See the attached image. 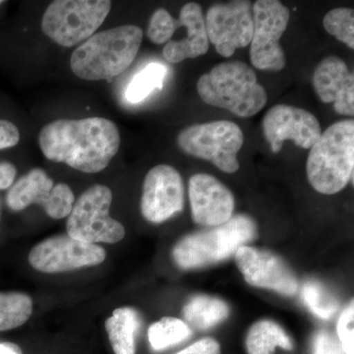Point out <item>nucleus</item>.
Masks as SVG:
<instances>
[{
  "instance_id": "aec40b11",
  "label": "nucleus",
  "mask_w": 354,
  "mask_h": 354,
  "mask_svg": "<svg viewBox=\"0 0 354 354\" xmlns=\"http://www.w3.org/2000/svg\"><path fill=\"white\" fill-rule=\"evenodd\" d=\"M230 314V306L223 299L209 295H196L191 298L183 308L186 322L200 330L215 327L223 322Z\"/></svg>"
},
{
  "instance_id": "9b49d317",
  "label": "nucleus",
  "mask_w": 354,
  "mask_h": 354,
  "mask_svg": "<svg viewBox=\"0 0 354 354\" xmlns=\"http://www.w3.org/2000/svg\"><path fill=\"white\" fill-rule=\"evenodd\" d=\"M209 41L216 53L230 57L237 48H246L252 39L253 6L250 1L237 0L227 4H216L205 18Z\"/></svg>"
},
{
  "instance_id": "7c9ffc66",
  "label": "nucleus",
  "mask_w": 354,
  "mask_h": 354,
  "mask_svg": "<svg viewBox=\"0 0 354 354\" xmlns=\"http://www.w3.org/2000/svg\"><path fill=\"white\" fill-rule=\"evenodd\" d=\"M176 354H221V346L213 337H204Z\"/></svg>"
},
{
  "instance_id": "4be33fe9",
  "label": "nucleus",
  "mask_w": 354,
  "mask_h": 354,
  "mask_svg": "<svg viewBox=\"0 0 354 354\" xmlns=\"http://www.w3.org/2000/svg\"><path fill=\"white\" fill-rule=\"evenodd\" d=\"M32 313V300L18 291L0 292V332L24 325Z\"/></svg>"
},
{
  "instance_id": "6e6552de",
  "label": "nucleus",
  "mask_w": 354,
  "mask_h": 354,
  "mask_svg": "<svg viewBox=\"0 0 354 354\" xmlns=\"http://www.w3.org/2000/svg\"><path fill=\"white\" fill-rule=\"evenodd\" d=\"M113 192L108 186H92L74 203L67 220V234L85 243H118L124 239L125 228L109 216Z\"/></svg>"
},
{
  "instance_id": "f257e3e1",
  "label": "nucleus",
  "mask_w": 354,
  "mask_h": 354,
  "mask_svg": "<svg viewBox=\"0 0 354 354\" xmlns=\"http://www.w3.org/2000/svg\"><path fill=\"white\" fill-rule=\"evenodd\" d=\"M39 144L48 160L97 174L109 167L120 147L118 128L102 118L59 120L41 130Z\"/></svg>"
},
{
  "instance_id": "20e7f679",
  "label": "nucleus",
  "mask_w": 354,
  "mask_h": 354,
  "mask_svg": "<svg viewBox=\"0 0 354 354\" xmlns=\"http://www.w3.org/2000/svg\"><path fill=\"white\" fill-rule=\"evenodd\" d=\"M312 187L321 194L333 195L353 183L354 121L330 125L310 149L306 165Z\"/></svg>"
},
{
  "instance_id": "2f4dec72",
  "label": "nucleus",
  "mask_w": 354,
  "mask_h": 354,
  "mask_svg": "<svg viewBox=\"0 0 354 354\" xmlns=\"http://www.w3.org/2000/svg\"><path fill=\"white\" fill-rule=\"evenodd\" d=\"M17 169L10 162L0 164V190H6L13 185Z\"/></svg>"
},
{
  "instance_id": "ddd939ff",
  "label": "nucleus",
  "mask_w": 354,
  "mask_h": 354,
  "mask_svg": "<svg viewBox=\"0 0 354 354\" xmlns=\"http://www.w3.org/2000/svg\"><path fill=\"white\" fill-rule=\"evenodd\" d=\"M263 134L272 152L279 153L286 140H291L300 148L311 149L320 138L322 130L316 116L306 109L278 104L266 113Z\"/></svg>"
},
{
  "instance_id": "412c9836",
  "label": "nucleus",
  "mask_w": 354,
  "mask_h": 354,
  "mask_svg": "<svg viewBox=\"0 0 354 354\" xmlns=\"http://www.w3.org/2000/svg\"><path fill=\"white\" fill-rule=\"evenodd\" d=\"M277 348L293 351L295 344L278 323L261 320L251 326L246 337L248 354H274Z\"/></svg>"
},
{
  "instance_id": "f3484780",
  "label": "nucleus",
  "mask_w": 354,
  "mask_h": 354,
  "mask_svg": "<svg viewBox=\"0 0 354 354\" xmlns=\"http://www.w3.org/2000/svg\"><path fill=\"white\" fill-rule=\"evenodd\" d=\"M312 82L321 101L334 104L342 115H354V77L344 59L326 57L314 71Z\"/></svg>"
},
{
  "instance_id": "5701e85b",
  "label": "nucleus",
  "mask_w": 354,
  "mask_h": 354,
  "mask_svg": "<svg viewBox=\"0 0 354 354\" xmlns=\"http://www.w3.org/2000/svg\"><path fill=\"white\" fill-rule=\"evenodd\" d=\"M189 326L180 319L164 317L153 323L148 330L149 342L153 351H162L185 341L190 337Z\"/></svg>"
},
{
  "instance_id": "2eb2a0df",
  "label": "nucleus",
  "mask_w": 354,
  "mask_h": 354,
  "mask_svg": "<svg viewBox=\"0 0 354 354\" xmlns=\"http://www.w3.org/2000/svg\"><path fill=\"white\" fill-rule=\"evenodd\" d=\"M234 258L249 285L274 290L286 297L297 295L298 281L295 272L276 254L245 245L235 252Z\"/></svg>"
},
{
  "instance_id": "cd10ccee",
  "label": "nucleus",
  "mask_w": 354,
  "mask_h": 354,
  "mask_svg": "<svg viewBox=\"0 0 354 354\" xmlns=\"http://www.w3.org/2000/svg\"><path fill=\"white\" fill-rule=\"evenodd\" d=\"M337 339L346 354H354V304L353 300L339 316L337 322Z\"/></svg>"
},
{
  "instance_id": "a211bd4d",
  "label": "nucleus",
  "mask_w": 354,
  "mask_h": 354,
  "mask_svg": "<svg viewBox=\"0 0 354 354\" xmlns=\"http://www.w3.org/2000/svg\"><path fill=\"white\" fill-rule=\"evenodd\" d=\"M178 20L185 26L186 36L183 41H169L162 50L165 59L174 64L206 55L209 46L202 7L199 4L194 2L185 4L181 8Z\"/></svg>"
},
{
  "instance_id": "b1692460",
  "label": "nucleus",
  "mask_w": 354,
  "mask_h": 354,
  "mask_svg": "<svg viewBox=\"0 0 354 354\" xmlns=\"http://www.w3.org/2000/svg\"><path fill=\"white\" fill-rule=\"evenodd\" d=\"M167 69L164 65L151 64L132 79L127 90V101L138 104L156 88H162Z\"/></svg>"
},
{
  "instance_id": "a878e982",
  "label": "nucleus",
  "mask_w": 354,
  "mask_h": 354,
  "mask_svg": "<svg viewBox=\"0 0 354 354\" xmlns=\"http://www.w3.org/2000/svg\"><path fill=\"white\" fill-rule=\"evenodd\" d=\"M324 28L337 41L354 48V11L351 8H335L326 14Z\"/></svg>"
},
{
  "instance_id": "6ab92c4d",
  "label": "nucleus",
  "mask_w": 354,
  "mask_h": 354,
  "mask_svg": "<svg viewBox=\"0 0 354 354\" xmlns=\"http://www.w3.org/2000/svg\"><path fill=\"white\" fill-rule=\"evenodd\" d=\"M141 328V317L131 307L114 310L106 319V330L115 354L136 353V335Z\"/></svg>"
},
{
  "instance_id": "39448f33",
  "label": "nucleus",
  "mask_w": 354,
  "mask_h": 354,
  "mask_svg": "<svg viewBox=\"0 0 354 354\" xmlns=\"http://www.w3.org/2000/svg\"><path fill=\"white\" fill-rule=\"evenodd\" d=\"M257 236L252 218L232 216L218 227L184 236L172 249V259L180 269H199L228 259Z\"/></svg>"
},
{
  "instance_id": "0eeeda50",
  "label": "nucleus",
  "mask_w": 354,
  "mask_h": 354,
  "mask_svg": "<svg viewBox=\"0 0 354 354\" xmlns=\"http://www.w3.org/2000/svg\"><path fill=\"white\" fill-rule=\"evenodd\" d=\"M243 143L241 128L228 120L191 125L177 136V144L184 153L212 162L227 174L239 171L237 153Z\"/></svg>"
},
{
  "instance_id": "1a4fd4ad",
  "label": "nucleus",
  "mask_w": 354,
  "mask_h": 354,
  "mask_svg": "<svg viewBox=\"0 0 354 354\" xmlns=\"http://www.w3.org/2000/svg\"><path fill=\"white\" fill-rule=\"evenodd\" d=\"M290 10L278 0H258L253 4L254 30L250 43V60L264 71H281L286 57L279 39L288 29Z\"/></svg>"
},
{
  "instance_id": "393cba45",
  "label": "nucleus",
  "mask_w": 354,
  "mask_h": 354,
  "mask_svg": "<svg viewBox=\"0 0 354 354\" xmlns=\"http://www.w3.org/2000/svg\"><path fill=\"white\" fill-rule=\"evenodd\" d=\"M302 298L308 308L324 320L330 319L339 308L334 295L325 286L316 281H308L304 283Z\"/></svg>"
},
{
  "instance_id": "4468645a",
  "label": "nucleus",
  "mask_w": 354,
  "mask_h": 354,
  "mask_svg": "<svg viewBox=\"0 0 354 354\" xmlns=\"http://www.w3.org/2000/svg\"><path fill=\"white\" fill-rule=\"evenodd\" d=\"M184 207V183L177 169L169 165L153 167L147 174L141 198L145 220L160 223L180 213Z\"/></svg>"
},
{
  "instance_id": "f8f14e48",
  "label": "nucleus",
  "mask_w": 354,
  "mask_h": 354,
  "mask_svg": "<svg viewBox=\"0 0 354 354\" xmlns=\"http://www.w3.org/2000/svg\"><path fill=\"white\" fill-rule=\"evenodd\" d=\"M106 252L97 244L76 241L68 234L55 235L39 242L29 254L30 265L37 271L57 274L102 264Z\"/></svg>"
},
{
  "instance_id": "9d476101",
  "label": "nucleus",
  "mask_w": 354,
  "mask_h": 354,
  "mask_svg": "<svg viewBox=\"0 0 354 354\" xmlns=\"http://www.w3.org/2000/svg\"><path fill=\"white\" fill-rule=\"evenodd\" d=\"M75 197L67 184L53 183L41 169H34L18 179L9 188L6 204L14 212L23 211L32 204L43 207L53 220L67 218L73 208Z\"/></svg>"
},
{
  "instance_id": "f03ea898",
  "label": "nucleus",
  "mask_w": 354,
  "mask_h": 354,
  "mask_svg": "<svg viewBox=\"0 0 354 354\" xmlns=\"http://www.w3.org/2000/svg\"><path fill=\"white\" fill-rule=\"evenodd\" d=\"M143 37L141 28L134 25L97 32L72 53V71L87 81L108 80L120 75L134 62Z\"/></svg>"
},
{
  "instance_id": "c756f323",
  "label": "nucleus",
  "mask_w": 354,
  "mask_h": 354,
  "mask_svg": "<svg viewBox=\"0 0 354 354\" xmlns=\"http://www.w3.org/2000/svg\"><path fill=\"white\" fill-rule=\"evenodd\" d=\"M20 132L11 121L0 120V151L13 148L19 143Z\"/></svg>"
},
{
  "instance_id": "7ed1b4c3",
  "label": "nucleus",
  "mask_w": 354,
  "mask_h": 354,
  "mask_svg": "<svg viewBox=\"0 0 354 354\" xmlns=\"http://www.w3.org/2000/svg\"><path fill=\"white\" fill-rule=\"evenodd\" d=\"M197 91L207 104L227 109L244 118L260 113L268 100L254 70L237 60L216 65L200 77Z\"/></svg>"
},
{
  "instance_id": "dca6fc26",
  "label": "nucleus",
  "mask_w": 354,
  "mask_h": 354,
  "mask_svg": "<svg viewBox=\"0 0 354 354\" xmlns=\"http://www.w3.org/2000/svg\"><path fill=\"white\" fill-rule=\"evenodd\" d=\"M192 218L197 225L215 227L232 218L234 197L232 191L215 176L197 174L189 179Z\"/></svg>"
},
{
  "instance_id": "bb28decb",
  "label": "nucleus",
  "mask_w": 354,
  "mask_h": 354,
  "mask_svg": "<svg viewBox=\"0 0 354 354\" xmlns=\"http://www.w3.org/2000/svg\"><path fill=\"white\" fill-rule=\"evenodd\" d=\"M176 29V19L172 18L169 11L160 8L155 11L151 17L147 36L152 43L160 46L171 41Z\"/></svg>"
},
{
  "instance_id": "473e14b6",
  "label": "nucleus",
  "mask_w": 354,
  "mask_h": 354,
  "mask_svg": "<svg viewBox=\"0 0 354 354\" xmlns=\"http://www.w3.org/2000/svg\"><path fill=\"white\" fill-rule=\"evenodd\" d=\"M0 354H23L19 346L13 342H0Z\"/></svg>"
},
{
  "instance_id": "72a5a7b5",
  "label": "nucleus",
  "mask_w": 354,
  "mask_h": 354,
  "mask_svg": "<svg viewBox=\"0 0 354 354\" xmlns=\"http://www.w3.org/2000/svg\"><path fill=\"white\" fill-rule=\"evenodd\" d=\"M3 3H4L3 0H0V6H1V4H3Z\"/></svg>"
},
{
  "instance_id": "423d86ee",
  "label": "nucleus",
  "mask_w": 354,
  "mask_h": 354,
  "mask_svg": "<svg viewBox=\"0 0 354 354\" xmlns=\"http://www.w3.org/2000/svg\"><path fill=\"white\" fill-rule=\"evenodd\" d=\"M111 9L109 0H57L44 13L41 30L55 44L72 48L92 37Z\"/></svg>"
},
{
  "instance_id": "c85d7f7f",
  "label": "nucleus",
  "mask_w": 354,
  "mask_h": 354,
  "mask_svg": "<svg viewBox=\"0 0 354 354\" xmlns=\"http://www.w3.org/2000/svg\"><path fill=\"white\" fill-rule=\"evenodd\" d=\"M311 354H346L341 342L327 330H320L312 337Z\"/></svg>"
}]
</instances>
